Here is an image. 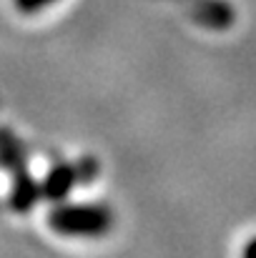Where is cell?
<instances>
[{
  "label": "cell",
  "instance_id": "4",
  "mask_svg": "<svg viewBox=\"0 0 256 258\" xmlns=\"http://www.w3.org/2000/svg\"><path fill=\"white\" fill-rule=\"evenodd\" d=\"M53 3H56V0H15V8H18L20 13H25V15H35V13L50 8Z\"/></svg>",
  "mask_w": 256,
  "mask_h": 258
},
{
  "label": "cell",
  "instance_id": "3",
  "mask_svg": "<svg viewBox=\"0 0 256 258\" xmlns=\"http://www.w3.org/2000/svg\"><path fill=\"white\" fill-rule=\"evenodd\" d=\"M40 198V185L30 178V173L23 171L15 175V185L10 190V208L18 211V213H28L35 201Z\"/></svg>",
  "mask_w": 256,
  "mask_h": 258
},
{
  "label": "cell",
  "instance_id": "1",
  "mask_svg": "<svg viewBox=\"0 0 256 258\" xmlns=\"http://www.w3.org/2000/svg\"><path fill=\"white\" fill-rule=\"evenodd\" d=\"M48 226L71 238H100L113 228V213L98 203H58L48 216Z\"/></svg>",
  "mask_w": 256,
  "mask_h": 258
},
{
  "label": "cell",
  "instance_id": "5",
  "mask_svg": "<svg viewBox=\"0 0 256 258\" xmlns=\"http://www.w3.org/2000/svg\"><path fill=\"white\" fill-rule=\"evenodd\" d=\"M241 258H256V236L246 241V246H244V251H241Z\"/></svg>",
  "mask_w": 256,
  "mask_h": 258
},
{
  "label": "cell",
  "instance_id": "2",
  "mask_svg": "<svg viewBox=\"0 0 256 258\" xmlns=\"http://www.w3.org/2000/svg\"><path fill=\"white\" fill-rule=\"evenodd\" d=\"M78 185V171L76 163H61L45 175L43 185H40V196L50 203H61L73 188Z\"/></svg>",
  "mask_w": 256,
  "mask_h": 258
}]
</instances>
